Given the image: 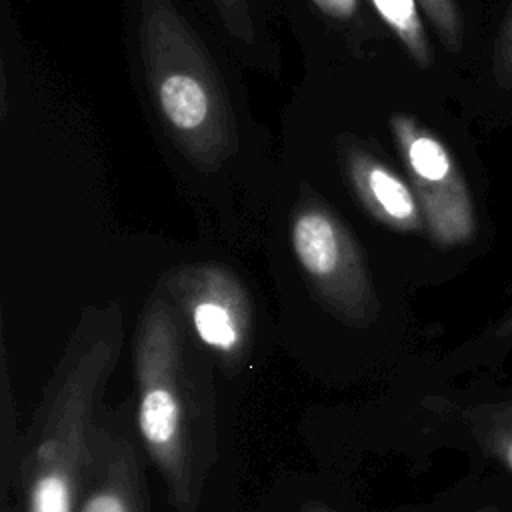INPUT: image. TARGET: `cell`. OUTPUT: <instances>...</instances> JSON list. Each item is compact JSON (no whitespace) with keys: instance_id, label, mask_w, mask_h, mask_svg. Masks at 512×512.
Listing matches in <instances>:
<instances>
[{"instance_id":"1","label":"cell","mask_w":512,"mask_h":512,"mask_svg":"<svg viewBox=\"0 0 512 512\" xmlns=\"http://www.w3.org/2000/svg\"><path fill=\"white\" fill-rule=\"evenodd\" d=\"M134 426L176 512H198L214 458L210 376L190 364L178 312L164 298L144 308L134 338Z\"/></svg>"},{"instance_id":"2","label":"cell","mask_w":512,"mask_h":512,"mask_svg":"<svg viewBox=\"0 0 512 512\" xmlns=\"http://www.w3.org/2000/svg\"><path fill=\"white\" fill-rule=\"evenodd\" d=\"M120 344V318L94 316L72 336L46 380L18 446L16 474L24 512H76Z\"/></svg>"},{"instance_id":"3","label":"cell","mask_w":512,"mask_h":512,"mask_svg":"<svg viewBox=\"0 0 512 512\" xmlns=\"http://www.w3.org/2000/svg\"><path fill=\"white\" fill-rule=\"evenodd\" d=\"M148 84L176 142L204 164L236 148V124L218 72L188 22L168 2L148 6L142 20Z\"/></svg>"},{"instance_id":"4","label":"cell","mask_w":512,"mask_h":512,"mask_svg":"<svg viewBox=\"0 0 512 512\" xmlns=\"http://www.w3.org/2000/svg\"><path fill=\"white\" fill-rule=\"evenodd\" d=\"M292 248L320 300L348 324L376 318L370 278L340 220L324 206L308 202L292 220Z\"/></svg>"},{"instance_id":"5","label":"cell","mask_w":512,"mask_h":512,"mask_svg":"<svg viewBox=\"0 0 512 512\" xmlns=\"http://www.w3.org/2000/svg\"><path fill=\"white\" fill-rule=\"evenodd\" d=\"M168 290L194 332L224 374H238L252 346V304L240 280L214 264L178 270Z\"/></svg>"},{"instance_id":"6","label":"cell","mask_w":512,"mask_h":512,"mask_svg":"<svg viewBox=\"0 0 512 512\" xmlns=\"http://www.w3.org/2000/svg\"><path fill=\"white\" fill-rule=\"evenodd\" d=\"M390 126L432 236L444 246L466 242L476 230L472 198L446 146L406 114Z\"/></svg>"},{"instance_id":"7","label":"cell","mask_w":512,"mask_h":512,"mask_svg":"<svg viewBox=\"0 0 512 512\" xmlns=\"http://www.w3.org/2000/svg\"><path fill=\"white\" fill-rule=\"evenodd\" d=\"M76 512H152L130 416L102 410Z\"/></svg>"},{"instance_id":"8","label":"cell","mask_w":512,"mask_h":512,"mask_svg":"<svg viewBox=\"0 0 512 512\" xmlns=\"http://www.w3.org/2000/svg\"><path fill=\"white\" fill-rule=\"evenodd\" d=\"M342 166L356 196L374 218L394 230H422L424 214L418 198L390 166L356 144L342 150Z\"/></svg>"},{"instance_id":"9","label":"cell","mask_w":512,"mask_h":512,"mask_svg":"<svg viewBox=\"0 0 512 512\" xmlns=\"http://www.w3.org/2000/svg\"><path fill=\"white\" fill-rule=\"evenodd\" d=\"M382 20L402 40L406 50L420 66H428L432 60L430 42L418 14L416 0H372Z\"/></svg>"},{"instance_id":"10","label":"cell","mask_w":512,"mask_h":512,"mask_svg":"<svg viewBox=\"0 0 512 512\" xmlns=\"http://www.w3.org/2000/svg\"><path fill=\"white\" fill-rule=\"evenodd\" d=\"M470 418L482 448L512 472V402L476 408Z\"/></svg>"},{"instance_id":"11","label":"cell","mask_w":512,"mask_h":512,"mask_svg":"<svg viewBox=\"0 0 512 512\" xmlns=\"http://www.w3.org/2000/svg\"><path fill=\"white\" fill-rule=\"evenodd\" d=\"M426 14L432 18L438 32L446 38V42L456 48V42L460 40V24L456 16V8L452 0H420Z\"/></svg>"},{"instance_id":"12","label":"cell","mask_w":512,"mask_h":512,"mask_svg":"<svg viewBox=\"0 0 512 512\" xmlns=\"http://www.w3.org/2000/svg\"><path fill=\"white\" fill-rule=\"evenodd\" d=\"M494 70L498 76V82L504 88H512V2L508 16L502 26V34L496 44V56H494Z\"/></svg>"},{"instance_id":"13","label":"cell","mask_w":512,"mask_h":512,"mask_svg":"<svg viewBox=\"0 0 512 512\" xmlns=\"http://www.w3.org/2000/svg\"><path fill=\"white\" fill-rule=\"evenodd\" d=\"M220 14L232 24V30L240 36L252 38V26L244 0H212Z\"/></svg>"},{"instance_id":"14","label":"cell","mask_w":512,"mask_h":512,"mask_svg":"<svg viewBox=\"0 0 512 512\" xmlns=\"http://www.w3.org/2000/svg\"><path fill=\"white\" fill-rule=\"evenodd\" d=\"M316 6L326 12L332 18H352L356 8H358V0H314Z\"/></svg>"},{"instance_id":"15","label":"cell","mask_w":512,"mask_h":512,"mask_svg":"<svg viewBox=\"0 0 512 512\" xmlns=\"http://www.w3.org/2000/svg\"><path fill=\"white\" fill-rule=\"evenodd\" d=\"M298 512H334L332 508H328L326 504H322V502H316V500H312V502H306Z\"/></svg>"}]
</instances>
